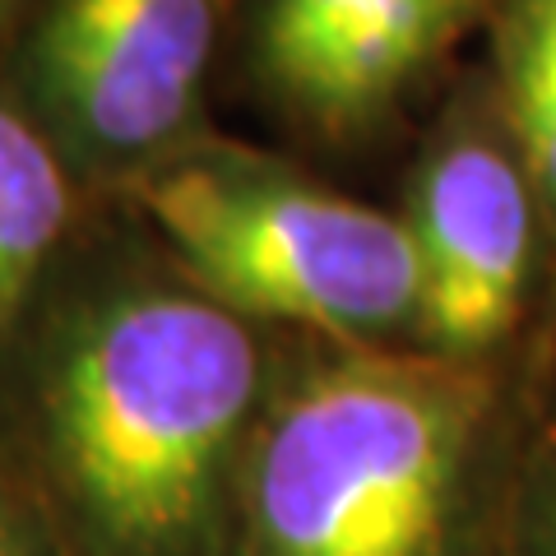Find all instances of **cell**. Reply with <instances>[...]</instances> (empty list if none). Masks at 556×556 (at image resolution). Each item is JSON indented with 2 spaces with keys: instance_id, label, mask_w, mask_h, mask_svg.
Listing matches in <instances>:
<instances>
[{
  "instance_id": "1",
  "label": "cell",
  "mask_w": 556,
  "mask_h": 556,
  "mask_svg": "<svg viewBox=\"0 0 556 556\" xmlns=\"http://www.w3.org/2000/svg\"><path fill=\"white\" fill-rule=\"evenodd\" d=\"M42 422L84 556H228L260 343L195 292L112 298L56 348Z\"/></svg>"
},
{
  "instance_id": "2",
  "label": "cell",
  "mask_w": 556,
  "mask_h": 556,
  "mask_svg": "<svg viewBox=\"0 0 556 556\" xmlns=\"http://www.w3.org/2000/svg\"><path fill=\"white\" fill-rule=\"evenodd\" d=\"M492 376L478 357L348 353L260 413L228 556H459Z\"/></svg>"
},
{
  "instance_id": "3",
  "label": "cell",
  "mask_w": 556,
  "mask_h": 556,
  "mask_svg": "<svg viewBox=\"0 0 556 556\" xmlns=\"http://www.w3.org/2000/svg\"><path fill=\"white\" fill-rule=\"evenodd\" d=\"M139 200L200 298L241 320L371 339L417 316L408 218L228 159L172 163L144 177Z\"/></svg>"
},
{
  "instance_id": "4",
  "label": "cell",
  "mask_w": 556,
  "mask_h": 556,
  "mask_svg": "<svg viewBox=\"0 0 556 556\" xmlns=\"http://www.w3.org/2000/svg\"><path fill=\"white\" fill-rule=\"evenodd\" d=\"M218 38V0H51L42 84L102 153H149L186 126Z\"/></svg>"
},
{
  "instance_id": "5",
  "label": "cell",
  "mask_w": 556,
  "mask_h": 556,
  "mask_svg": "<svg viewBox=\"0 0 556 556\" xmlns=\"http://www.w3.org/2000/svg\"><path fill=\"white\" fill-rule=\"evenodd\" d=\"M533 186L492 139H455L422 167L408 214L417 334L431 353L478 357L519 320L533 260Z\"/></svg>"
},
{
  "instance_id": "6",
  "label": "cell",
  "mask_w": 556,
  "mask_h": 556,
  "mask_svg": "<svg viewBox=\"0 0 556 556\" xmlns=\"http://www.w3.org/2000/svg\"><path fill=\"white\" fill-rule=\"evenodd\" d=\"M486 0H269L265 65L329 126L371 116Z\"/></svg>"
},
{
  "instance_id": "7",
  "label": "cell",
  "mask_w": 556,
  "mask_h": 556,
  "mask_svg": "<svg viewBox=\"0 0 556 556\" xmlns=\"http://www.w3.org/2000/svg\"><path fill=\"white\" fill-rule=\"evenodd\" d=\"M70 218V186L38 130L0 108V316L28 292L33 274Z\"/></svg>"
},
{
  "instance_id": "8",
  "label": "cell",
  "mask_w": 556,
  "mask_h": 556,
  "mask_svg": "<svg viewBox=\"0 0 556 556\" xmlns=\"http://www.w3.org/2000/svg\"><path fill=\"white\" fill-rule=\"evenodd\" d=\"M506 98L519 167L556 223V0H515L510 5Z\"/></svg>"
},
{
  "instance_id": "9",
  "label": "cell",
  "mask_w": 556,
  "mask_h": 556,
  "mask_svg": "<svg viewBox=\"0 0 556 556\" xmlns=\"http://www.w3.org/2000/svg\"><path fill=\"white\" fill-rule=\"evenodd\" d=\"M529 556H556V455L547 464L529 515Z\"/></svg>"
},
{
  "instance_id": "10",
  "label": "cell",
  "mask_w": 556,
  "mask_h": 556,
  "mask_svg": "<svg viewBox=\"0 0 556 556\" xmlns=\"http://www.w3.org/2000/svg\"><path fill=\"white\" fill-rule=\"evenodd\" d=\"M0 556H33V547L24 543V533H14L10 525H0Z\"/></svg>"
}]
</instances>
